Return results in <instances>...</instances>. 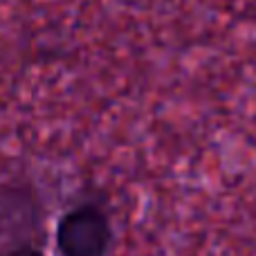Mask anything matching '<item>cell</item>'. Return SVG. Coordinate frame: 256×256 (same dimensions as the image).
Wrapping results in <instances>:
<instances>
[{
    "label": "cell",
    "mask_w": 256,
    "mask_h": 256,
    "mask_svg": "<svg viewBox=\"0 0 256 256\" xmlns=\"http://www.w3.org/2000/svg\"><path fill=\"white\" fill-rule=\"evenodd\" d=\"M2 256H45V252L40 248H36L34 243H18L12 245Z\"/></svg>",
    "instance_id": "cell-3"
},
{
    "label": "cell",
    "mask_w": 256,
    "mask_h": 256,
    "mask_svg": "<svg viewBox=\"0 0 256 256\" xmlns=\"http://www.w3.org/2000/svg\"><path fill=\"white\" fill-rule=\"evenodd\" d=\"M40 222L43 200L32 182L20 178L0 182V240L12 245L30 243Z\"/></svg>",
    "instance_id": "cell-2"
},
{
    "label": "cell",
    "mask_w": 256,
    "mask_h": 256,
    "mask_svg": "<svg viewBox=\"0 0 256 256\" xmlns=\"http://www.w3.org/2000/svg\"><path fill=\"white\" fill-rule=\"evenodd\" d=\"M112 222L106 209L92 202L70 207L56 222L54 243L61 256H106L110 252Z\"/></svg>",
    "instance_id": "cell-1"
}]
</instances>
